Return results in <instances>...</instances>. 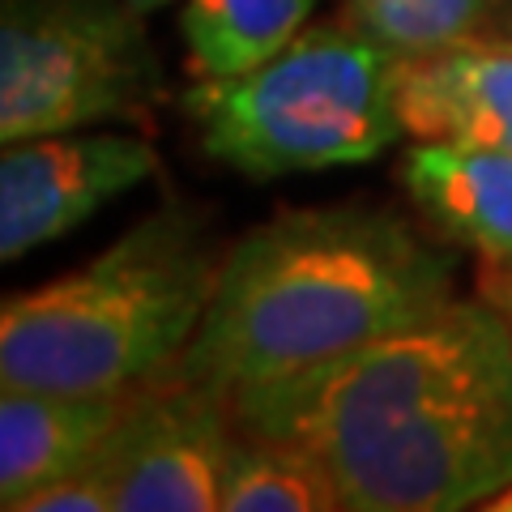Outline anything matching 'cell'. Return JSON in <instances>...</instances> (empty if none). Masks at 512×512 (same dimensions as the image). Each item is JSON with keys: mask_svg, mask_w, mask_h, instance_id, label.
<instances>
[{"mask_svg": "<svg viewBox=\"0 0 512 512\" xmlns=\"http://www.w3.org/2000/svg\"><path fill=\"white\" fill-rule=\"evenodd\" d=\"M231 410L252 436L316 453L350 512L483 508L512 483V333L487 299H448Z\"/></svg>", "mask_w": 512, "mask_h": 512, "instance_id": "6da1fadb", "label": "cell"}, {"mask_svg": "<svg viewBox=\"0 0 512 512\" xmlns=\"http://www.w3.org/2000/svg\"><path fill=\"white\" fill-rule=\"evenodd\" d=\"M453 278V256L389 210H286L227 248L175 372L227 402L274 389L444 308Z\"/></svg>", "mask_w": 512, "mask_h": 512, "instance_id": "7a4b0ae2", "label": "cell"}, {"mask_svg": "<svg viewBox=\"0 0 512 512\" xmlns=\"http://www.w3.org/2000/svg\"><path fill=\"white\" fill-rule=\"evenodd\" d=\"M222 256L188 210L141 218L116 244L0 308V384L133 393L184 359Z\"/></svg>", "mask_w": 512, "mask_h": 512, "instance_id": "3957f363", "label": "cell"}, {"mask_svg": "<svg viewBox=\"0 0 512 512\" xmlns=\"http://www.w3.org/2000/svg\"><path fill=\"white\" fill-rule=\"evenodd\" d=\"M402 60L350 22L303 26L265 64L197 82L184 111L210 158L248 180L372 163L402 128Z\"/></svg>", "mask_w": 512, "mask_h": 512, "instance_id": "277c9868", "label": "cell"}, {"mask_svg": "<svg viewBox=\"0 0 512 512\" xmlns=\"http://www.w3.org/2000/svg\"><path fill=\"white\" fill-rule=\"evenodd\" d=\"M133 0H5L0 141L137 120L158 90V56Z\"/></svg>", "mask_w": 512, "mask_h": 512, "instance_id": "5b68a950", "label": "cell"}, {"mask_svg": "<svg viewBox=\"0 0 512 512\" xmlns=\"http://www.w3.org/2000/svg\"><path fill=\"white\" fill-rule=\"evenodd\" d=\"M235 440L239 419L227 397L171 367L128 397L90 470L116 512H218Z\"/></svg>", "mask_w": 512, "mask_h": 512, "instance_id": "8992f818", "label": "cell"}, {"mask_svg": "<svg viewBox=\"0 0 512 512\" xmlns=\"http://www.w3.org/2000/svg\"><path fill=\"white\" fill-rule=\"evenodd\" d=\"M158 171V154L133 133H47L5 141L0 154V261H22L64 239Z\"/></svg>", "mask_w": 512, "mask_h": 512, "instance_id": "52a82bcc", "label": "cell"}, {"mask_svg": "<svg viewBox=\"0 0 512 512\" xmlns=\"http://www.w3.org/2000/svg\"><path fill=\"white\" fill-rule=\"evenodd\" d=\"M402 128L419 141L512 150V43H457L397 73Z\"/></svg>", "mask_w": 512, "mask_h": 512, "instance_id": "ba28073f", "label": "cell"}, {"mask_svg": "<svg viewBox=\"0 0 512 512\" xmlns=\"http://www.w3.org/2000/svg\"><path fill=\"white\" fill-rule=\"evenodd\" d=\"M0 508L18 512L30 495L86 470L116 431L133 393H47L0 384Z\"/></svg>", "mask_w": 512, "mask_h": 512, "instance_id": "9c48e42d", "label": "cell"}, {"mask_svg": "<svg viewBox=\"0 0 512 512\" xmlns=\"http://www.w3.org/2000/svg\"><path fill=\"white\" fill-rule=\"evenodd\" d=\"M402 184L440 235L512 265V150L419 141L402 154Z\"/></svg>", "mask_w": 512, "mask_h": 512, "instance_id": "30bf717a", "label": "cell"}, {"mask_svg": "<svg viewBox=\"0 0 512 512\" xmlns=\"http://www.w3.org/2000/svg\"><path fill=\"white\" fill-rule=\"evenodd\" d=\"M312 5L316 0H188L180 35L192 77L218 82L265 64L303 30Z\"/></svg>", "mask_w": 512, "mask_h": 512, "instance_id": "8fae6325", "label": "cell"}, {"mask_svg": "<svg viewBox=\"0 0 512 512\" xmlns=\"http://www.w3.org/2000/svg\"><path fill=\"white\" fill-rule=\"evenodd\" d=\"M342 508V491L325 470V461L303 444L252 436L239 427L222 512H333Z\"/></svg>", "mask_w": 512, "mask_h": 512, "instance_id": "7c38bea8", "label": "cell"}, {"mask_svg": "<svg viewBox=\"0 0 512 512\" xmlns=\"http://www.w3.org/2000/svg\"><path fill=\"white\" fill-rule=\"evenodd\" d=\"M495 5L500 0H342L346 22L397 60H419L474 39Z\"/></svg>", "mask_w": 512, "mask_h": 512, "instance_id": "4fadbf2b", "label": "cell"}, {"mask_svg": "<svg viewBox=\"0 0 512 512\" xmlns=\"http://www.w3.org/2000/svg\"><path fill=\"white\" fill-rule=\"evenodd\" d=\"M18 512H116V500H111L103 478L86 466L69 478H60L52 487L35 491Z\"/></svg>", "mask_w": 512, "mask_h": 512, "instance_id": "5bb4252c", "label": "cell"}, {"mask_svg": "<svg viewBox=\"0 0 512 512\" xmlns=\"http://www.w3.org/2000/svg\"><path fill=\"white\" fill-rule=\"evenodd\" d=\"M478 299H487L512 333V265H487L478 274Z\"/></svg>", "mask_w": 512, "mask_h": 512, "instance_id": "9a60e30c", "label": "cell"}, {"mask_svg": "<svg viewBox=\"0 0 512 512\" xmlns=\"http://www.w3.org/2000/svg\"><path fill=\"white\" fill-rule=\"evenodd\" d=\"M483 508H495V512H512V483H508L504 491H495V495H491V500H487Z\"/></svg>", "mask_w": 512, "mask_h": 512, "instance_id": "2e32d148", "label": "cell"}, {"mask_svg": "<svg viewBox=\"0 0 512 512\" xmlns=\"http://www.w3.org/2000/svg\"><path fill=\"white\" fill-rule=\"evenodd\" d=\"M171 0H133V9L137 13H154V9H167Z\"/></svg>", "mask_w": 512, "mask_h": 512, "instance_id": "e0dca14e", "label": "cell"}]
</instances>
